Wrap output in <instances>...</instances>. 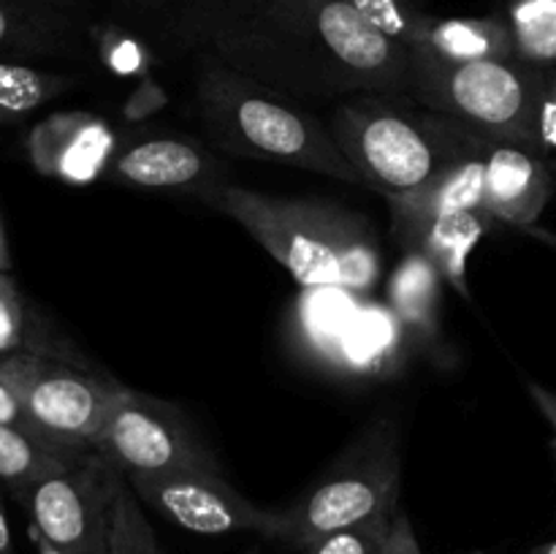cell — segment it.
Returning a JSON list of instances; mask_svg holds the SVG:
<instances>
[{
    "instance_id": "12",
    "label": "cell",
    "mask_w": 556,
    "mask_h": 554,
    "mask_svg": "<svg viewBox=\"0 0 556 554\" xmlns=\"http://www.w3.org/2000/svg\"><path fill=\"white\" fill-rule=\"evenodd\" d=\"M266 0H134L117 16L125 30L163 52H206L220 33Z\"/></svg>"
},
{
    "instance_id": "33",
    "label": "cell",
    "mask_w": 556,
    "mask_h": 554,
    "mask_svg": "<svg viewBox=\"0 0 556 554\" xmlns=\"http://www.w3.org/2000/svg\"><path fill=\"white\" fill-rule=\"evenodd\" d=\"M0 554H16L14 552V538H11L9 516H5L3 494H0Z\"/></svg>"
},
{
    "instance_id": "20",
    "label": "cell",
    "mask_w": 556,
    "mask_h": 554,
    "mask_svg": "<svg viewBox=\"0 0 556 554\" xmlns=\"http://www.w3.org/2000/svg\"><path fill=\"white\" fill-rule=\"evenodd\" d=\"M407 331L402 329L389 304L380 307V304L364 302L342 340L334 367L358 375L389 373L396 364Z\"/></svg>"
},
{
    "instance_id": "35",
    "label": "cell",
    "mask_w": 556,
    "mask_h": 554,
    "mask_svg": "<svg viewBox=\"0 0 556 554\" xmlns=\"http://www.w3.org/2000/svg\"><path fill=\"white\" fill-rule=\"evenodd\" d=\"M11 269V255H9V244H5V231L3 223H0V272Z\"/></svg>"
},
{
    "instance_id": "3",
    "label": "cell",
    "mask_w": 556,
    "mask_h": 554,
    "mask_svg": "<svg viewBox=\"0 0 556 554\" xmlns=\"http://www.w3.org/2000/svg\"><path fill=\"white\" fill-rule=\"evenodd\" d=\"M193 101L201 130L217 150L364 185L329 125L309 114L302 101L206 52H201L195 71Z\"/></svg>"
},
{
    "instance_id": "25",
    "label": "cell",
    "mask_w": 556,
    "mask_h": 554,
    "mask_svg": "<svg viewBox=\"0 0 556 554\" xmlns=\"http://www.w3.org/2000/svg\"><path fill=\"white\" fill-rule=\"evenodd\" d=\"M14 351H33L65 358V362L87 364L81 362L74 348H68L65 342H54L41 320H33L16 282L11 280L9 272H0V356Z\"/></svg>"
},
{
    "instance_id": "13",
    "label": "cell",
    "mask_w": 556,
    "mask_h": 554,
    "mask_svg": "<svg viewBox=\"0 0 556 554\" xmlns=\"http://www.w3.org/2000/svg\"><path fill=\"white\" fill-rule=\"evenodd\" d=\"M109 177L130 188L147 190H199L220 185L223 166L199 141L163 136L147 139L117 152L109 163Z\"/></svg>"
},
{
    "instance_id": "15",
    "label": "cell",
    "mask_w": 556,
    "mask_h": 554,
    "mask_svg": "<svg viewBox=\"0 0 556 554\" xmlns=\"http://www.w3.org/2000/svg\"><path fill=\"white\" fill-rule=\"evenodd\" d=\"M486 212H451V215H402L391 212V234L405 253L427 259L448 286L470 299L467 259L489 231Z\"/></svg>"
},
{
    "instance_id": "14",
    "label": "cell",
    "mask_w": 556,
    "mask_h": 554,
    "mask_svg": "<svg viewBox=\"0 0 556 554\" xmlns=\"http://www.w3.org/2000/svg\"><path fill=\"white\" fill-rule=\"evenodd\" d=\"M27 144L38 172L76 185L92 182L98 174L109 172L114 158L112 128L85 112L43 119Z\"/></svg>"
},
{
    "instance_id": "24",
    "label": "cell",
    "mask_w": 556,
    "mask_h": 554,
    "mask_svg": "<svg viewBox=\"0 0 556 554\" xmlns=\"http://www.w3.org/2000/svg\"><path fill=\"white\" fill-rule=\"evenodd\" d=\"M90 454V451H87ZM85 454H71L60 451L33 435L20 432L14 427L0 424V483L9 487L20 498L33 481L43 478L47 473L81 459Z\"/></svg>"
},
{
    "instance_id": "36",
    "label": "cell",
    "mask_w": 556,
    "mask_h": 554,
    "mask_svg": "<svg viewBox=\"0 0 556 554\" xmlns=\"http://www.w3.org/2000/svg\"><path fill=\"white\" fill-rule=\"evenodd\" d=\"M106 3H109V9L114 11V16H119L130 3H134V0H106Z\"/></svg>"
},
{
    "instance_id": "6",
    "label": "cell",
    "mask_w": 556,
    "mask_h": 554,
    "mask_svg": "<svg viewBox=\"0 0 556 554\" xmlns=\"http://www.w3.org/2000/svg\"><path fill=\"white\" fill-rule=\"evenodd\" d=\"M0 380L20 396L33 421L60 449L92 451L98 432L119 396L128 391L90 364L65 362L33 351L0 356Z\"/></svg>"
},
{
    "instance_id": "27",
    "label": "cell",
    "mask_w": 556,
    "mask_h": 554,
    "mask_svg": "<svg viewBox=\"0 0 556 554\" xmlns=\"http://www.w3.org/2000/svg\"><path fill=\"white\" fill-rule=\"evenodd\" d=\"M345 3L383 36L394 38L407 49H421L434 22L432 14L413 5L410 0H345Z\"/></svg>"
},
{
    "instance_id": "11",
    "label": "cell",
    "mask_w": 556,
    "mask_h": 554,
    "mask_svg": "<svg viewBox=\"0 0 556 554\" xmlns=\"http://www.w3.org/2000/svg\"><path fill=\"white\" fill-rule=\"evenodd\" d=\"M92 43L81 0H0V60H87Z\"/></svg>"
},
{
    "instance_id": "28",
    "label": "cell",
    "mask_w": 556,
    "mask_h": 554,
    "mask_svg": "<svg viewBox=\"0 0 556 554\" xmlns=\"http://www.w3.org/2000/svg\"><path fill=\"white\" fill-rule=\"evenodd\" d=\"M396 511L400 508L383 511V514L372 516V519H364L358 525L329 532V536L304 546V554H383L391 530H394Z\"/></svg>"
},
{
    "instance_id": "37",
    "label": "cell",
    "mask_w": 556,
    "mask_h": 554,
    "mask_svg": "<svg viewBox=\"0 0 556 554\" xmlns=\"http://www.w3.org/2000/svg\"><path fill=\"white\" fill-rule=\"evenodd\" d=\"M530 554H556V541H552V543H543V546L532 549Z\"/></svg>"
},
{
    "instance_id": "32",
    "label": "cell",
    "mask_w": 556,
    "mask_h": 554,
    "mask_svg": "<svg viewBox=\"0 0 556 554\" xmlns=\"http://www.w3.org/2000/svg\"><path fill=\"white\" fill-rule=\"evenodd\" d=\"M530 394H532V400H535V405L541 407L543 416H546V421L552 424V429H554L552 449H554V456H556V394H554V391L543 389V386H538V383H530Z\"/></svg>"
},
{
    "instance_id": "30",
    "label": "cell",
    "mask_w": 556,
    "mask_h": 554,
    "mask_svg": "<svg viewBox=\"0 0 556 554\" xmlns=\"http://www.w3.org/2000/svg\"><path fill=\"white\" fill-rule=\"evenodd\" d=\"M556 150V76H552L541 103V152Z\"/></svg>"
},
{
    "instance_id": "21",
    "label": "cell",
    "mask_w": 556,
    "mask_h": 554,
    "mask_svg": "<svg viewBox=\"0 0 556 554\" xmlns=\"http://www.w3.org/2000/svg\"><path fill=\"white\" fill-rule=\"evenodd\" d=\"M427 52L448 60H516V38L508 20L483 16V20H438L434 16L429 36L424 41Z\"/></svg>"
},
{
    "instance_id": "23",
    "label": "cell",
    "mask_w": 556,
    "mask_h": 554,
    "mask_svg": "<svg viewBox=\"0 0 556 554\" xmlns=\"http://www.w3.org/2000/svg\"><path fill=\"white\" fill-rule=\"evenodd\" d=\"M106 554H163L139 494L112 465L106 473Z\"/></svg>"
},
{
    "instance_id": "2",
    "label": "cell",
    "mask_w": 556,
    "mask_h": 554,
    "mask_svg": "<svg viewBox=\"0 0 556 554\" xmlns=\"http://www.w3.org/2000/svg\"><path fill=\"white\" fill-rule=\"evenodd\" d=\"M193 196L237 221L304 288L367 293L378 282L380 250L375 231L356 212L233 185H212Z\"/></svg>"
},
{
    "instance_id": "9",
    "label": "cell",
    "mask_w": 556,
    "mask_h": 554,
    "mask_svg": "<svg viewBox=\"0 0 556 554\" xmlns=\"http://www.w3.org/2000/svg\"><path fill=\"white\" fill-rule=\"evenodd\" d=\"M106 473L90 451L33 481L20 494L33 530L63 554H106Z\"/></svg>"
},
{
    "instance_id": "16",
    "label": "cell",
    "mask_w": 556,
    "mask_h": 554,
    "mask_svg": "<svg viewBox=\"0 0 556 554\" xmlns=\"http://www.w3.org/2000/svg\"><path fill=\"white\" fill-rule=\"evenodd\" d=\"M554 193L541 152L519 144H489L483 212L508 226H532Z\"/></svg>"
},
{
    "instance_id": "5",
    "label": "cell",
    "mask_w": 556,
    "mask_h": 554,
    "mask_svg": "<svg viewBox=\"0 0 556 554\" xmlns=\"http://www.w3.org/2000/svg\"><path fill=\"white\" fill-rule=\"evenodd\" d=\"M546 74L525 60H448L410 49L407 96L445 114L486 144L541 152V103Z\"/></svg>"
},
{
    "instance_id": "8",
    "label": "cell",
    "mask_w": 556,
    "mask_h": 554,
    "mask_svg": "<svg viewBox=\"0 0 556 554\" xmlns=\"http://www.w3.org/2000/svg\"><path fill=\"white\" fill-rule=\"evenodd\" d=\"M92 451L125 478L217 467L177 407L134 389L125 391L112 407Z\"/></svg>"
},
{
    "instance_id": "10",
    "label": "cell",
    "mask_w": 556,
    "mask_h": 554,
    "mask_svg": "<svg viewBox=\"0 0 556 554\" xmlns=\"http://www.w3.org/2000/svg\"><path fill=\"white\" fill-rule=\"evenodd\" d=\"M128 483L139 500L174 525L199 536L253 530L271 538L275 511H264L239 494L217 467H185V470L130 476Z\"/></svg>"
},
{
    "instance_id": "29",
    "label": "cell",
    "mask_w": 556,
    "mask_h": 554,
    "mask_svg": "<svg viewBox=\"0 0 556 554\" xmlns=\"http://www.w3.org/2000/svg\"><path fill=\"white\" fill-rule=\"evenodd\" d=\"M0 424L20 429V432H25V435H33V438H38V440H43V443L60 449L58 443H52V440H49L47 435L41 432V427L33 421L30 413H27L25 405L20 402V396H16L14 391H11L9 386L3 383V380H0ZM60 451H68V449H60ZM71 454H76V451H71ZM85 454H87V451H85Z\"/></svg>"
},
{
    "instance_id": "22",
    "label": "cell",
    "mask_w": 556,
    "mask_h": 554,
    "mask_svg": "<svg viewBox=\"0 0 556 554\" xmlns=\"http://www.w3.org/2000/svg\"><path fill=\"white\" fill-rule=\"evenodd\" d=\"M79 81V74L49 71L20 60H0V128L22 123L27 114L74 90Z\"/></svg>"
},
{
    "instance_id": "1",
    "label": "cell",
    "mask_w": 556,
    "mask_h": 554,
    "mask_svg": "<svg viewBox=\"0 0 556 554\" xmlns=\"http://www.w3.org/2000/svg\"><path fill=\"white\" fill-rule=\"evenodd\" d=\"M206 54L302 103H340L362 92L407 96L410 81V49L345 0H266L220 33Z\"/></svg>"
},
{
    "instance_id": "18",
    "label": "cell",
    "mask_w": 556,
    "mask_h": 554,
    "mask_svg": "<svg viewBox=\"0 0 556 554\" xmlns=\"http://www.w3.org/2000/svg\"><path fill=\"white\" fill-rule=\"evenodd\" d=\"M440 272L416 253L402 255L389 277L386 304L407 337H416L424 345H432L440 337Z\"/></svg>"
},
{
    "instance_id": "34",
    "label": "cell",
    "mask_w": 556,
    "mask_h": 554,
    "mask_svg": "<svg viewBox=\"0 0 556 554\" xmlns=\"http://www.w3.org/2000/svg\"><path fill=\"white\" fill-rule=\"evenodd\" d=\"M30 536H33V543H36V552L38 554H63L58 546H52V543H49L47 538L38 536V532L33 530V527H30Z\"/></svg>"
},
{
    "instance_id": "17",
    "label": "cell",
    "mask_w": 556,
    "mask_h": 554,
    "mask_svg": "<svg viewBox=\"0 0 556 554\" xmlns=\"http://www.w3.org/2000/svg\"><path fill=\"white\" fill-rule=\"evenodd\" d=\"M486 150L459 158L421 190L405 196H389L386 204L402 215H451V212H483V190H486Z\"/></svg>"
},
{
    "instance_id": "31",
    "label": "cell",
    "mask_w": 556,
    "mask_h": 554,
    "mask_svg": "<svg viewBox=\"0 0 556 554\" xmlns=\"http://www.w3.org/2000/svg\"><path fill=\"white\" fill-rule=\"evenodd\" d=\"M383 554H421L410 519H407L402 511H396L394 530H391V538H389V543H386Z\"/></svg>"
},
{
    "instance_id": "7",
    "label": "cell",
    "mask_w": 556,
    "mask_h": 554,
    "mask_svg": "<svg viewBox=\"0 0 556 554\" xmlns=\"http://www.w3.org/2000/svg\"><path fill=\"white\" fill-rule=\"evenodd\" d=\"M400 508V454L391 440L356 451L288 508L275 511L277 541L304 549L329 532Z\"/></svg>"
},
{
    "instance_id": "4",
    "label": "cell",
    "mask_w": 556,
    "mask_h": 554,
    "mask_svg": "<svg viewBox=\"0 0 556 554\" xmlns=\"http://www.w3.org/2000/svg\"><path fill=\"white\" fill-rule=\"evenodd\" d=\"M326 125L364 185L386 199L421 190L445 166L489 147L445 114L391 92L345 98Z\"/></svg>"
},
{
    "instance_id": "19",
    "label": "cell",
    "mask_w": 556,
    "mask_h": 554,
    "mask_svg": "<svg viewBox=\"0 0 556 554\" xmlns=\"http://www.w3.org/2000/svg\"><path fill=\"white\" fill-rule=\"evenodd\" d=\"M302 302L296 304V340L324 364H334L342 340L356 318L362 299L345 288H307Z\"/></svg>"
},
{
    "instance_id": "26",
    "label": "cell",
    "mask_w": 556,
    "mask_h": 554,
    "mask_svg": "<svg viewBox=\"0 0 556 554\" xmlns=\"http://www.w3.org/2000/svg\"><path fill=\"white\" fill-rule=\"evenodd\" d=\"M508 22L519 60L535 68L556 63V0H516Z\"/></svg>"
}]
</instances>
